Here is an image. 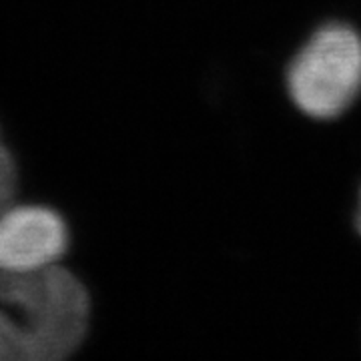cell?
<instances>
[{
    "label": "cell",
    "mask_w": 361,
    "mask_h": 361,
    "mask_svg": "<svg viewBox=\"0 0 361 361\" xmlns=\"http://www.w3.org/2000/svg\"><path fill=\"white\" fill-rule=\"evenodd\" d=\"M18 187V171L13 153L0 137V211L11 205Z\"/></svg>",
    "instance_id": "obj_4"
},
{
    "label": "cell",
    "mask_w": 361,
    "mask_h": 361,
    "mask_svg": "<svg viewBox=\"0 0 361 361\" xmlns=\"http://www.w3.org/2000/svg\"><path fill=\"white\" fill-rule=\"evenodd\" d=\"M90 299L61 265L0 271V361H61L87 337Z\"/></svg>",
    "instance_id": "obj_1"
},
{
    "label": "cell",
    "mask_w": 361,
    "mask_h": 361,
    "mask_svg": "<svg viewBox=\"0 0 361 361\" xmlns=\"http://www.w3.org/2000/svg\"><path fill=\"white\" fill-rule=\"evenodd\" d=\"M68 227L61 213L44 205L0 211V271L26 273L56 265L68 251Z\"/></svg>",
    "instance_id": "obj_3"
},
{
    "label": "cell",
    "mask_w": 361,
    "mask_h": 361,
    "mask_svg": "<svg viewBox=\"0 0 361 361\" xmlns=\"http://www.w3.org/2000/svg\"><path fill=\"white\" fill-rule=\"evenodd\" d=\"M357 225H360V233H361V205H360V215H357Z\"/></svg>",
    "instance_id": "obj_5"
},
{
    "label": "cell",
    "mask_w": 361,
    "mask_h": 361,
    "mask_svg": "<svg viewBox=\"0 0 361 361\" xmlns=\"http://www.w3.org/2000/svg\"><path fill=\"white\" fill-rule=\"evenodd\" d=\"M293 103L313 118L339 116L361 92V37L349 26L329 25L305 44L289 68Z\"/></svg>",
    "instance_id": "obj_2"
}]
</instances>
